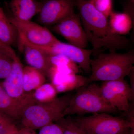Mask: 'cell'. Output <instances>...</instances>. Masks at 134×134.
I'll list each match as a JSON object with an SVG mask.
<instances>
[{"instance_id":"obj_1","label":"cell","mask_w":134,"mask_h":134,"mask_svg":"<svg viewBox=\"0 0 134 134\" xmlns=\"http://www.w3.org/2000/svg\"><path fill=\"white\" fill-rule=\"evenodd\" d=\"M74 1L86 38L92 45V54L95 58L105 50L111 52L129 49V39L114 33L110 28L108 18L96 9L91 0Z\"/></svg>"},{"instance_id":"obj_2","label":"cell","mask_w":134,"mask_h":134,"mask_svg":"<svg viewBox=\"0 0 134 134\" xmlns=\"http://www.w3.org/2000/svg\"><path fill=\"white\" fill-rule=\"evenodd\" d=\"M134 63L133 50L123 54L117 53L116 52L100 53L91 60V74L85 85L97 81L124 79L133 67Z\"/></svg>"},{"instance_id":"obj_3","label":"cell","mask_w":134,"mask_h":134,"mask_svg":"<svg viewBox=\"0 0 134 134\" xmlns=\"http://www.w3.org/2000/svg\"><path fill=\"white\" fill-rule=\"evenodd\" d=\"M74 94L68 92L50 102L34 103L24 112L21 120L22 124L36 130L55 122L63 117V113Z\"/></svg>"},{"instance_id":"obj_4","label":"cell","mask_w":134,"mask_h":134,"mask_svg":"<svg viewBox=\"0 0 134 134\" xmlns=\"http://www.w3.org/2000/svg\"><path fill=\"white\" fill-rule=\"evenodd\" d=\"M118 111L117 108L103 99L99 85L92 82L76 90L63 116L103 113L115 114Z\"/></svg>"},{"instance_id":"obj_5","label":"cell","mask_w":134,"mask_h":134,"mask_svg":"<svg viewBox=\"0 0 134 134\" xmlns=\"http://www.w3.org/2000/svg\"><path fill=\"white\" fill-rule=\"evenodd\" d=\"M89 134H119L128 128L134 132V124L120 117L107 113H98L75 119Z\"/></svg>"},{"instance_id":"obj_6","label":"cell","mask_w":134,"mask_h":134,"mask_svg":"<svg viewBox=\"0 0 134 134\" xmlns=\"http://www.w3.org/2000/svg\"><path fill=\"white\" fill-rule=\"evenodd\" d=\"M99 90L106 102L118 111L127 113L130 106L129 101L133 100L134 93L125 79L103 82Z\"/></svg>"},{"instance_id":"obj_7","label":"cell","mask_w":134,"mask_h":134,"mask_svg":"<svg viewBox=\"0 0 134 134\" xmlns=\"http://www.w3.org/2000/svg\"><path fill=\"white\" fill-rule=\"evenodd\" d=\"M8 18L18 34L32 45L46 47L59 41L47 27L31 21H20L13 17Z\"/></svg>"},{"instance_id":"obj_8","label":"cell","mask_w":134,"mask_h":134,"mask_svg":"<svg viewBox=\"0 0 134 134\" xmlns=\"http://www.w3.org/2000/svg\"><path fill=\"white\" fill-rule=\"evenodd\" d=\"M38 47L49 55L64 56L77 64L85 74H91L90 61L92 52V50L80 48L60 41L49 46Z\"/></svg>"},{"instance_id":"obj_9","label":"cell","mask_w":134,"mask_h":134,"mask_svg":"<svg viewBox=\"0 0 134 134\" xmlns=\"http://www.w3.org/2000/svg\"><path fill=\"white\" fill-rule=\"evenodd\" d=\"M52 30L63 37L70 44L86 48L88 41L78 14L75 12L52 26Z\"/></svg>"},{"instance_id":"obj_10","label":"cell","mask_w":134,"mask_h":134,"mask_svg":"<svg viewBox=\"0 0 134 134\" xmlns=\"http://www.w3.org/2000/svg\"><path fill=\"white\" fill-rule=\"evenodd\" d=\"M37 20L46 26H52L74 12V0H43Z\"/></svg>"},{"instance_id":"obj_11","label":"cell","mask_w":134,"mask_h":134,"mask_svg":"<svg viewBox=\"0 0 134 134\" xmlns=\"http://www.w3.org/2000/svg\"><path fill=\"white\" fill-rule=\"evenodd\" d=\"M23 69L19 59L14 60L9 74L2 82V84L11 97L30 106L37 102L34 98L33 93L24 91Z\"/></svg>"},{"instance_id":"obj_12","label":"cell","mask_w":134,"mask_h":134,"mask_svg":"<svg viewBox=\"0 0 134 134\" xmlns=\"http://www.w3.org/2000/svg\"><path fill=\"white\" fill-rule=\"evenodd\" d=\"M17 44L19 50L24 54L29 66L38 70L50 80L52 65L49 55L39 47L28 43L19 34Z\"/></svg>"},{"instance_id":"obj_13","label":"cell","mask_w":134,"mask_h":134,"mask_svg":"<svg viewBox=\"0 0 134 134\" xmlns=\"http://www.w3.org/2000/svg\"><path fill=\"white\" fill-rule=\"evenodd\" d=\"M87 78L74 73L54 71L52 74L51 81L59 93L77 90L85 85Z\"/></svg>"},{"instance_id":"obj_14","label":"cell","mask_w":134,"mask_h":134,"mask_svg":"<svg viewBox=\"0 0 134 134\" xmlns=\"http://www.w3.org/2000/svg\"><path fill=\"white\" fill-rule=\"evenodd\" d=\"M29 105L10 96L0 82V113L14 120H21L25 110Z\"/></svg>"},{"instance_id":"obj_15","label":"cell","mask_w":134,"mask_h":134,"mask_svg":"<svg viewBox=\"0 0 134 134\" xmlns=\"http://www.w3.org/2000/svg\"><path fill=\"white\" fill-rule=\"evenodd\" d=\"M41 3L36 0H11L9 7L13 18L22 21H30L38 14Z\"/></svg>"},{"instance_id":"obj_16","label":"cell","mask_w":134,"mask_h":134,"mask_svg":"<svg viewBox=\"0 0 134 134\" xmlns=\"http://www.w3.org/2000/svg\"><path fill=\"white\" fill-rule=\"evenodd\" d=\"M108 20L112 31L120 36H124L129 33L133 27L132 16L128 12L119 13L112 11Z\"/></svg>"},{"instance_id":"obj_17","label":"cell","mask_w":134,"mask_h":134,"mask_svg":"<svg viewBox=\"0 0 134 134\" xmlns=\"http://www.w3.org/2000/svg\"><path fill=\"white\" fill-rule=\"evenodd\" d=\"M18 33L0 7V41L11 47L18 44Z\"/></svg>"},{"instance_id":"obj_18","label":"cell","mask_w":134,"mask_h":134,"mask_svg":"<svg viewBox=\"0 0 134 134\" xmlns=\"http://www.w3.org/2000/svg\"><path fill=\"white\" fill-rule=\"evenodd\" d=\"M23 86L25 92L29 93L45 83L46 77L38 70L30 66L23 68Z\"/></svg>"},{"instance_id":"obj_19","label":"cell","mask_w":134,"mask_h":134,"mask_svg":"<svg viewBox=\"0 0 134 134\" xmlns=\"http://www.w3.org/2000/svg\"><path fill=\"white\" fill-rule=\"evenodd\" d=\"M58 92L52 83H44L33 92V96L36 102L46 103L56 98Z\"/></svg>"},{"instance_id":"obj_20","label":"cell","mask_w":134,"mask_h":134,"mask_svg":"<svg viewBox=\"0 0 134 134\" xmlns=\"http://www.w3.org/2000/svg\"><path fill=\"white\" fill-rule=\"evenodd\" d=\"M55 122L62 127L63 134H89L78 124L75 119L70 116L60 118Z\"/></svg>"},{"instance_id":"obj_21","label":"cell","mask_w":134,"mask_h":134,"mask_svg":"<svg viewBox=\"0 0 134 134\" xmlns=\"http://www.w3.org/2000/svg\"><path fill=\"white\" fill-rule=\"evenodd\" d=\"M14 60L0 49V80L5 79L9 74Z\"/></svg>"},{"instance_id":"obj_22","label":"cell","mask_w":134,"mask_h":134,"mask_svg":"<svg viewBox=\"0 0 134 134\" xmlns=\"http://www.w3.org/2000/svg\"><path fill=\"white\" fill-rule=\"evenodd\" d=\"M92 3L99 12L108 18L113 11L112 0H91Z\"/></svg>"},{"instance_id":"obj_23","label":"cell","mask_w":134,"mask_h":134,"mask_svg":"<svg viewBox=\"0 0 134 134\" xmlns=\"http://www.w3.org/2000/svg\"><path fill=\"white\" fill-rule=\"evenodd\" d=\"M38 134H63V129L58 123H51L40 129Z\"/></svg>"},{"instance_id":"obj_24","label":"cell","mask_w":134,"mask_h":134,"mask_svg":"<svg viewBox=\"0 0 134 134\" xmlns=\"http://www.w3.org/2000/svg\"><path fill=\"white\" fill-rule=\"evenodd\" d=\"M13 121L3 123L0 127V134H15L18 129Z\"/></svg>"},{"instance_id":"obj_25","label":"cell","mask_w":134,"mask_h":134,"mask_svg":"<svg viewBox=\"0 0 134 134\" xmlns=\"http://www.w3.org/2000/svg\"><path fill=\"white\" fill-rule=\"evenodd\" d=\"M0 49L4 51L7 54L9 55L13 59V60H15L19 59L11 47L5 44L1 41H0Z\"/></svg>"},{"instance_id":"obj_26","label":"cell","mask_w":134,"mask_h":134,"mask_svg":"<svg viewBox=\"0 0 134 134\" xmlns=\"http://www.w3.org/2000/svg\"><path fill=\"white\" fill-rule=\"evenodd\" d=\"M15 134H37L35 130L28 127L23 126L21 129H18Z\"/></svg>"},{"instance_id":"obj_27","label":"cell","mask_w":134,"mask_h":134,"mask_svg":"<svg viewBox=\"0 0 134 134\" xmlns=\"http://www.w3.org/2000/svg\"><path fill=\"white\" fill-rule=\"evenodd\" d=\"M134 67L132 68L131 71L129 74L128 76H129L130 80V87L132 92L134 93Z\"/></svg>"},{"instance_id":"obj_28","label":"cell","mask_w":134,"mask_h":134,"mask_svg":"<svg viewBox=\"0 0 134 134\" xmlns=\"http://www.w3.org/2000/svg\"><path fill=\"white\" fill-rule=\"evenodd\" d=\"M13 120L8 117L7 115L0 113V125L5 122L13 121Z\"/></svg>"},{"instance_id":"obj_29","label":"cell","mask_w":134,"mask_h":134,"mask_svg":"<svg viewBox=\"0 0 134 134\" xmlns=\"http://www.w3.org/2000/svg\"><path fill=\"white\" fill-rule=\"evenodd\" d=\"M119 134H134V132L132 131L131 128H128Z\"/></svg>"},{"instance_id":"obj_30","label":"cell","mask_w":134,"mask_h":134,"mask_svg":"<svg viewBox=\"0 0 134 134\" xmlns=\"http://www.w3.org/2000/svg\"><path fill=\"white\" fill-rule=\"evenodd\" d=\"M132 2H134V0H132Z\"/></svg>"},{"instance_id":"obj_31","label":"cell","mask_w":134,"mask_h":134,"mask_svg":"<svg viewBox=\"0 0 134 134\" xmlns=\"http://www.w3.org/2000/svg\"><path fill=\"white\" fill-rule=\"evenodd\" d=\"M5 123H6V122H5ZM0 125V127H1V125Z\"/></svg>"}]
</instances>
